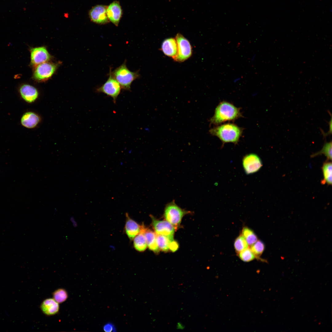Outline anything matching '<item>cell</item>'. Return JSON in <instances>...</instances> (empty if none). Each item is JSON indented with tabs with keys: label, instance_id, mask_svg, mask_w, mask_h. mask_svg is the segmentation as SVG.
<instances>
[{
	"label": "cell",
	"instance_id": "obj_8",
	"mask_svg": "<svg viewBox=\"0 0 332 332\" xmlns=\"http://www.w3.org/2000/svg\"><path fill=\"white\" fill-rule=\"evenodd\" d=\"M152 225L156 234L164 235L173 240L175 227L167 221L157 220L152 215L150 216Z\"/></svg>",
	"mask_w": 332,
	"mask_h": 332
},
{
	"label": "cell",
	"instance_id": "obj_6",
	"mask_svg": "<svg viewBox=\"0 0 332 332\" xmlns=\"http://www.w3.org/2000/svg\"><path fill=\"white\" fill-rule=\"evenodd\" d=\"M57 67V64L48 61L39 64L35 67L33 78L39 82L46 81L54 74Z\"/></svg>",
	"mask_w": 332,
	"mask_h": 332
},
{
	"label": "cell",
	"instance_id": "obj_22",
	"mask_svg": "<svg viewBox=\"0 0 332 332\" xmlns=\"http://www.w3.org/2000/svg\"><path fill=\"white\" fill-rule=\"evenodd\" d=\"M241 234L245 238L249 245L251 246L258 240V238L253 230L247 226L243 227Z\"/></svg>",
	"mask_w": 332,
	"mask_h": 332
},
{
	"label": "cell",
	"instance_id": "obj_11",
	"mask_svg": "<svg viewBox=\"0 0 332 332\" xmlns=\"http://www.w3.org/2000/svg\"><path fill=\"white\" fill-rule=\"evenodd\" d=\"M107 7L104 5H96L89 11V14L92 22L99 24H104L109 22L107 14Z\"/></svg>",
	"mask_w": 332,
	"mask_h": 332
},
{
	"label": "cell",
	"instance_id": "obj_32",
	"mask_svg": "<svg viewBox=\"0 0 332 332\" xmlns=\"http://www.w3.org/2000/svg\"><path fill=\"white\" fill-rule=\"evenodd\" d=\"M241 79V78L240 77H237L235 78L233 82L234 83H235V82L240 81Z\"/></svg>",
	"mask_w": 332,
	"mask_h": 332
},
{
	"label": "cell",
	"instance_id": "obj_9",
	"mask_svg": "<svg viewBox=\"0 0 332 332\" xmlns=\"http://www.w3.org/2000/svg\"><path fill=\"white\" fill-rule=\"evenodd\" d=\"M242 164L246 174L249 175L258 172L263 164L259 157L255 153H251L245 156L242 159Z\"/></svg>",
	"mask_w": 332,
	"mask_h": 332
},
{
	"label": "cell",
	"instance_id": "obj_26",
	"mask_svg": "<svg viewBox=\"0 0 332 332\" xmlns=\"http://www.w3.org/2000/svg\"><path fill=\"white\" fill-rule=\"evenodd\" d=\"M53 298L58 303L65 301L68 298V294L67 291L64 289L59 288L53 293Z\"/></svg>",
	"mask_w": 332,
	"mask_h": 332
},
{
	"label": "cell",
	"instance_id": "obj_18",
	"mask_svg": "<svg viewBox=\"0 0 332 332\" xmlns=\"http://www.w3.org/2000/svg\"><path fill=\"white\" fill-rule=\"evenodd\" d=\"M143 233L146 238L147 246L149 248L155 253H159L160 249L157 243L156 234L146 227Z\"/></svg>",
	"mask_w": 332,
	"mask_h": 332
},
{
	"label": "cell",
	"instance_id": "obj_12",
	"mask_svg": "<svg viewBox=\"0 0 332 332\" xmlns=\"http://www.w3.org/2000/svg\"><path fill=\"white\" fill-rule=\"evenodd\" d=\"M144 225H140L131 218L128 213H126V221L124 226L125 234L130 240H132L141 233Z\"/></svg>",
	"mask_w": 332,
	"mask_h": 332
},
{
	"label": "cell",
	"instance_id": "obj_19",
	"mask_svg": "<svg viewBox=\"0 0 332 332\" xmlns=\"http://www.w3.org/2000/svg\"><path fill=\"white\" fill-rule=\"evenodd\" d=\"M133 246L135 250L139 252H143L147 248V244L144 234L140 233L133 239Z\"/></svg>",
	"mask_w": 332,
	"mask_h": 332
},
{
	"label": "cell",
	"instance_id": "obj_3",
	"mask_svg": "<svg viewBox=\"0 0 332 332\" xmlns=\"http://www.w3.org/2000/svg\"><path fill=\"white\" fill-rule=\"evenodd\" d=\"M126 61L112 71L110 69L112 77L120 85L122 89L130 91L132 82L140 77L139 71L132 72L127 67Z\"/></svg>",
	"mask_w": 332,
	"mask_h": 332
},
{
	"label": "cell",
	"instance_id": "obj_30",
	"mask_svg": "<svg viewBox=\"0 0 332 332\" xmlns=\"http://www.w3.org/2000/svg\"><path fill=\"white\" fill-rule=\"evenodd\" d=\"M179 245L177 242L174 240L171 241L170 243L169 249L172 252L176 251L178 249Z\"/></svg>",
	"mask_w": 332,
	"mask_h": 332
},
{
	"label": "cell",
	"instance_id": "obj_33",
	"mask_svg": "<svg viewBox=\"0 0 332 332\" xmlns=\"http://www.w3.org/2000/svg\"><path fill=\"white\" fill-rule=\"evenodd\" d=\"M255 57H256V54H254L253 55V56L251 58V61L252 62H253V61H254V60L255 59Z\"/></svg>",
	"mask_w": 332,
	"mask_h": 332
},
{
	"label": "cell",
	"instance_id": "obj_29",
	"mask_svg": "<svg viewBox=\"0 0 332 332\" xmlns=\"http://www.w3.org/2000/svg\"><path fill=\"white\" fill-rule=\"evenodd\" d=\"M103 329L106 332L114 331L116 330L115 326L110 323H108L105 324L103 326Z\"/></svg>",
	"mask_w": 332,
	"mask_h": 332
},
{
	"label": "cell",
	"instance_id": "obj_17",
	"mask_svg": "<svg viewBox=\"0 0 332 332\" xmlns=\"http://www.w3.org/2000/svg\"><path fill=\"white\" fill-rule=\"evenodd\" d=\"M40 308L42 312L48 316L56 314L59 310V303L53 298H51L44 300L41 303Z\"/></svg>",
	"mask_w": 332,
	"mask_h": 332
},
{
	"label": "cell",
	"instance_id": "obj_4",
	"mask_svg": "<svg viewBox=\"0 0 332 332\" xmlns=\"http://www.w3.org/2000/svg\"><path fill=\"white\" fill-rule=\"evenodd\" d=\"M189 212L178 206L173 200L166 206L164 216L166 221L177 227L180 224L183 217Z\"/></svg>",
	"mask_w": 332,
	"mask_h": 332
},
{
	"label": "cell",
	"instance_id": "obj_25",
	"mask_svg": "<svg viewBox=\"0 0 332 332\" xmlns=\"http://www.w3.org/2000/svg\"><path fill=\"white\" fill-rule=\"evenodd\" d=\"M332 141L325 142L322 148L319 151L311 155L313 157L318 155L324 154L327 158L328 160H332Z\"/></svg>",
	"mask_w": 332,
	"mask_h": 332
},
{
	"label": "cell",
	"instance_id": "obj_16",
	"mask_svg": "<svg viewBox=\"0 0 332 332\" xmlns=\"http://www.w3.org/2000/svg\"><path fill=\"white\" fill-rule=\"evenodd\" d=\"M161 49L166 55L174 59L177 54V45L175 38H170L165 39L162 42Z\"/></svg>",
	"mask_w": 332,
	"mask_h": 332
},
{
	"label": "cell",
	"instance_id": "obj_2",
	"mask_svg": "<svg viewBox=\"0 0 332 332\" xmlns=\"http://www.w3.org/2000/svg\"><path fill=\"white\" fill-rule=\"evenodd\" d=\"M243 129L233 123H227L211 128L209 131L212 135L218 137L224 144H237L241 136Z\"/></svg>",
	"mask_w": 332,
	"mask_h": 332
},
{
	"label": "cell",
	"instance_id": "obj_7",
	"mask_svg": "<svg viewBox=\"0 0 332 332\" xmlns=\"http://www.w3.org/2000/svg\"><path fill=\"white\" fill-rule=\"evenodd\" d=\"M177 45V54L175 61L182 62L184 61L191 56L192 49L189 41L182 34L178 33L176 36Z\"/></svg>",
	"mask_w": 332,
	"mask_h": 332
},
{
	"label": "cell",
	"instance_id": "obj_31",
	"mask_svg": "<svg viewBox=\"0 0 332 332\" xmlns=\"http://www.w3.org/2000/svg\"><path fill=\"white\" fill-rule=\"evenodd\" d=\"M70 220L74 227H76L77 226V222L73 216H72L70 217Z\"/></svg>",
	"mask_w": 332,
	"mask_h": 332
},
{
	"label": "cell",
	"instance_id": "obj_20",
	"mask_svg": "<svg viewBox=\"0 0 332 332\" xmlns=\"http://www.w3.org/2000/svg\"><path fill=\"white\" fill-rule=\"evenodd\" d=\"M265 247V245L263 242L258 240L251 246L250 249L255 256L256 259L263 262H266V260L260 257L264 251Z\"/></svg>",
	"mask_w": 332,
	"mask_h": 332
},
{
	"label": "cell",
	"instance_id": "obj_28",
	"mask_svg": "<svg viewBox=\"0 0 332 332\" xmlns=\"http://www.w3.org/2000/svg\"><path fill=\"white\" fill-rule=\"evenodd\" d=\"M328 113L330 114V117H331L330 120L329 121V122H328V124H329V131H328V132H326V133H325L323 130H322V129H320L321 131V132L322 133V135H323V137L324 138H326V137L328 135H331V133H332V116H331V113L330 112V111H328Z\"/></svg>",
	"mask_w": 332,
	"mask_h": 332
},
{
	"label": "cell",
	"instance_id": "obj_27",
	"mask_svg": "<svg viewBox=\"0 0 332 332\" xmlns=\"http://www.w3.org/2000/svg\"><path fill=\"white\" fill-rule=\"evenodd\" d=\"M239 258L242 261L248 262L256 259L250 248H247L237 254Z\"/></svg>",
	"mask_w": 332,
	"mask_h": 332
},
{
	"label": "cell",
	"instance_id": "obj_24",
	"mask_svg": "<svg viewBox=\"0 0 332 332\" xmlns=\"http://www.w3.org/2000/svg\"><path fill=\"white\" fill-rule=\"evenodd\" d=\"M156 239L158 246L163 251H167L169 250L170 240L166 236L156 234Z\"/></svg>",
	"mask_w": 332,
	"mask_h": 332
},
{
	"label": "cell",
	"instance_id": "obj_13",
	"mask_svg": "<svg viewBox=\"0 0 332 332\" xmlns=\"http://www.w3.org/2000/svg\"><path fill=\"white\" fill-rule=\"evenodd\" d=\"M20 95L23 99L27 103L34 102L38 98L39 92L34 87L28 84H24L20 87Z\"/></svg>",
	"mask_w": 332,
	"mask_h": 332
},
{
	"label": "cell",
	"instance_id": "obj_23",
	"mask_svg": "<svg viewBox=\"0 0 332 332\" xmlns=\"http://www.w3.org/2000/svg\"><path fill=\"white\" fill-rule=\"evenodd\" d=\"M234 247L237 254L249 247L246 240L241 234L235 240Z\"/></svg>",
	"mask_w": 332,
	"mask_h": 332
},
{
	"label": "cell",
	"instance_id": "obj_14",
	"mask_svg": "<svg viewBox=\"0 0 332 332\" xmlns=\"http://www.w3.org/2000/svg\"><path fill=\"white\" fill-rule=\"evenodd\" d=\"M107 14L109 21L117 26L121 17L122 12L119 3L115 1L107 7Z\"/></svg>",
	"mask_w": 332,
	"mask_h": 332
},
{
	"label": "cell",
	"instance_id": "obj_1",
	"mask_svg": "<svg viewBox=\"0 0 332 332\" xmlns=\"http://www.w3.org/2000/svg\"><path fill=\"white\" fill-rule=\"evenodd\" d=\"M242 116L239 108L229 102L223 101L216 107L210 122L211 124L219 125L227 121H234Z\"/></svg>",
	"mask_w": 332,
	"mask_h": 332
},
{
	"label": "cell",
	"instance_id": "obj_10",
	"mask_svg": "<svg viewBox=\"0 0 332 332\" xmlns=\"http://www.w3.org/2000/svg\"><path fill=\"white\" fill-rule=\"evenodd\" d=\"M30 52L31 64L34 67L48 61L51 58V56L44 46L32 48Z\"/></svg>",
	"mask_w": 332,
	"mask_h": 332
},
{
	"label": "cell",
	"instance_id": "obj_21",
	"mask_svg": "<svg viewBox=\"0 0 332 332\" xmlns=\"http://www.w3.org/2000/svg\"><path fill=\"white\" fill-rule=\"evenodd\" d=\"M332 163L331 162H325L322 167L323 176L322 184L326 183L329 185L332 184Z\"/></svg>",
	"mask_w": 332,
	"mask_h": 332
},
{
	"label": "cell",
	"instance_id": "obj_5",
	"mask_svg": "<svg viewBox=\"0 0 332 332\" xmlns=\"http://www.w3.org/2000/svg\"><path fill=\"white\" fill-rule=\"evenodd\" d=\"M121 87L119 83L112 76L110 70L107 80L101 86L97 88L96 92L103 93L111 97L114 103L120 93Z\"/></svg>",
	"mask_w": 332,
	"mask_h": 332
},
{
	"label": "cell",
	"instance_id": "obj_15",
	"mask_svg": "<svg viewBox=\"0 0 332 332\" xmlns=\"http://www.w3.org/2000/svg\"><path fill=\"white\" fill-rule=\"evenodd\" d=\"M41 120L40 117L37 113L32 111L25 113L21 119V123L24 127L30 129L37 126Z\"/></svg>",
	"mask_w": 332,
	"mask_h": 332
}]
</instances>
